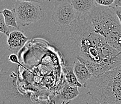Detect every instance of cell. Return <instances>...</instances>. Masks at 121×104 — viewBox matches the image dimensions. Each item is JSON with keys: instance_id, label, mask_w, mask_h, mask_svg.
Here are the masks:
<instances>
[{"instance_id": "obj_1", "label": "cell", "mask_w": 121, "mask_h": 104, "mask_svg": "<svg viewBox=\"0 0 121 104\" xmlns=\"http://www.w3.org/2000/svg\"><path fill=\"white\" fill-rule=\"evenodd\" d=\"M71 39L78 49L77 60L86 65L93 76L121 66V52L108 44L93 30L86 17H77L69 27Z\"/></svg>"}, {"instance_id": "obj_2", "label": "cell", "mask_w": 121, "mask_h": 104, "mask_svg": "<svg viewBox=\"0 0 121 104\" xmlns=\"http://www.w3.org/2000/svg\"><path fill=\"white\" fill-rule=\"evenodd\" d=\"M84 87L100 104H121V66L92 76Z\"/></svg>"}, {"instance_id": "obj_3", "label": "cell", "mask_w": 121, "mask_h": 104, "mask_svg": "<svg viewBox=\"0 0 121 104\" xmlns=\"http://www.w3.org/2000/svg\"><path fill=\"white\" fill-rule=\"evenodd\" d=\"M95 31L114 50L121 52V25L111 7L96 5L85 16Z\"/></svg>"}, {"instance_id": "obj_4", "label": "cell", "mask_w": 121, "mask_h": 104, "mask_svg": "<svg viewBox=\"0 0 121 104\" xmlns=\"http://www.w3.org/2000/svg\"><path fill=\"white\" fill-rule=\"evenodd\" d=\"M16 18L22 25H29L39 21L44 16L40 4L32 2L16 1L14 7Z\"/></svg>"}, {"instance_id": "obj_5", "label": "cell", "mask_w": 121, "mask_h": 104, "mask_svg": "<svg viewBox=\"0 0 121 104\" xmlns=\"http://www.w3.org/2000/svg\"><path fill=\"white\" fill-rule=\"evenodd\" d=\"M71 0H56L52 15V20L60 27H69L77 18Z\"/></svg>"}, {"instance_id": "obj_6", "label": "cell", "mask_w": 121, "mask_h": 104, "mask_svg": "<svg viewBox=\"0 0 121 104\" xmlns=\"http://www.w3.org/2000/svg\"><path fill=\"white\" fill-rule=\"evenodd\" d=\"M28 38L21 29H15L10 31L7 36V43L11 51L17 52L25 44Z\"/></svg>"}, {"instance_id": "obj_7", "label": "cell", "mask_w": 121, "mask_h": 104, "mask_svg": "<svg viewBox=\"0 0 121 104\" xmlns=\"http://www.w3.org/2000/svg\"><path fill=\"white\" fill-rule=\"evenodd\" d=\"M73 71L79 83L84 87L87 82L93 76L85 64L78 60L73 63Z\"/></svg>"}, {"instance_id": "obj_8", "label": "cell", "mask_w": 121, "mask_h": 104, "mask_svg": "<svg viewBox=\"0 0 121 104\" xmlns=\"http://www.w3.org/2000/svg\"><path fill=\"white\" fill-rule=\"evenodd\" d=\"M76 13L87 15L96 5L95 0H71Z\"/></svg>"}, {"instance_id": "obj_9", "label": "cell", "mask_w": 121, "mask_h": 104, "mask_svg": "<svg viewBox=\"0 0 121 104\" xmlns=\"http://www.w3.org/2000/svg\"><path fill=\"white\" fill-rule=\"evenodd\" d=\"M80 95L78 87H72L68 83H66L60 94V99L63 102H69L75 99Z\"/></svg>"}, {"instance_id": "obj_10", "label": "cell", "mask_w": 121, "mask_h": 104, "mask_svg": "<svg viewBox=\"0 0 121 104\" xmlns=\"http://www.w3.org/2000/svg\"><path fill=\"white\" fill-rule=\"evenodd\" d=\"M0 13L3 15L6 25L9 28L12 27L16 29H20L17 22L16 14L14 8L12 10L4 8L3 10L0 11Z\"/></svg>"}, {"instance_id": "obj_11", "label": "cell", "mask_w": 121, "mask_h": 104, "mask_svg": "<svg viewBox=\"0 0 121 104\" xmlns=\"http://www.w3.org/2000/svg\"><path fill=\"white\" fill-rule=\"evenodd\" d=\"M73 66L69 65L65 67L64 73L66 83L72 87H83L84 86L80 84L75 75L73 71Z\"/></svg>"}, {"instance_id": "obj_12", "label": "cell", "mask_w": 121, "mask_h": 104, "mask_svg": "<svg viewBox=\"0 0 121 104\" xmlns=\"http://www.w3.org/2000/svg\"><path fill=\"white\" fill-rule=\"evenodd\" d=\"M0 33L4 34L7 36H8L10 33V30L9 28L6 25L4 22V17L1 13H0Z\"/></svg>"}, {"instance_id": "obj_13", "label": "cell", "mask_w": 121, "mask_h": 104, "mask_svg": "<svg viewBox=\"0 0 121 104\" xmlns=\"http://www.w3.org/2000/svg\"><path fill=\"white\" fill-rule=\"evenodd\" d=\"M114 1V0H95V2L97 5L107 7H111Z\"/></svg>"}, {"instance_id": "obj_14", "label": "cell", "mask_w": 121, "mask_h": 104, "mask_svg": "<svg viewBox=\"0 0 121 104\" xmlns=\"http://www.w3.org/2000/svg\"><path fill=\"white\" fill-rule=\"evenodd\" d=\"M113 9V10L114 11V13H116V15H117V17H118V19L120 22V24L121 25V8L119 7H110Z\"/></svg>"}, {"instance_id": "obj_15", "label": "cell", "mask_w": 121, "mask_h": 104, "mask_svg": "<svg viewBox=\"0 0 121 104\" xmlns=\"http://www.w3.org/2000/svg\"><path fill=\"white\" fill-rule=\"evenodd\" d=\"M34 104H56L54 100H49V99H47V100H41L39 101H37L35 102Z\"/></svg>"}, {"instance_id": "obj_16", "label": "cell", "mask_w": 121, "mask_h": 104, "mask_svg": "<svg viewBox=\"0 0 121 104\" xmlns=\"http://www.w3.org/2000/svg\"><path fill=\"white\" fill-rule=\"evenodd\" d=\"M9 59L10 62H13L14 63H18V58H17V57L15 54H12L10 55Z\"/></svg>"}, {"instance_id": "obj_17", "label": "cell", "mask_w": 121, "mask_h": 104, "mask_svg": "<svg viewBox=\"0 0 121 104\" xmlns=\"http://www.w3.org/2000/svg\"><path fill=\"white\" fill-rule=\"evenodd\" d=\"M16 1H23V2H32V3H43L45 0H16Z\"/></svg>"}, {"instance_id": "obj_18", "label": "cell", "mask_w": 121, "mask_h": 104, "mask_svg": "<svg viewBox=\"0 0 121 104\" xmlns=\"http://www.w3.org/2000/svg\"><path fill=\"white\" fill-rule=\"evenodd\" d=\"M112 7H119L121 8V0H114Z\"/></svg>"}, {"instance_id": "obj_19", "label": "cell", "mask_w": 121, "mask_h": 104, "mask_svg": "<svg viewBox=\"0 0 121 104\" xmlns=\"http://www.w3.org/2000/svg\"><path fill=\"white\" fill-rule=\"evenodd\" d=\"M85 104H100L95 99H94L92 96H91V98L89 99V100H87L86 102H85Z\"/></svg>"}]
</instances>
